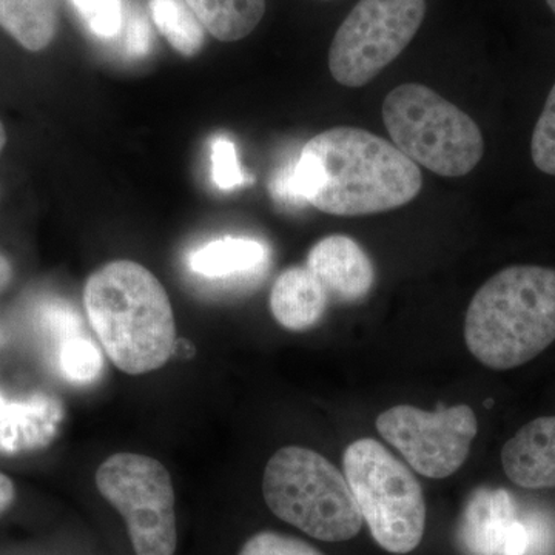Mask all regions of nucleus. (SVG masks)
<instances>
[{
  "instance_id": "12",
  "label": "nucleus",
  "mask_w": 555,
  "mask_h": 555,
  "mask_svg": "<svg viewBox=\"0 0 555 555\" xmlns=\"http://www.w3.org/2000/svg\"><path fill=\"white\" fill-rule=\"evenodd\" d=\"M502 465L507 478L525 489L555 488V415L540 416L506 441Z\"/></svg>"
},
{
  "instance_id": "14",
  "label": "nucleus",
  "mask_w": 555,
  "mask_h": 555,
  "mask_svg": "<svg viewBox=\"0 0 555 555\" xmlns=\"http://www.w3.org/2000/svg\"><path fill=\"white\" fill-rule=\"evenodd\" d=\"M328 301L331 299L315 275L306 266H294L276 278L269 305L280 326L305 332L323 320Z\"/></svg>"
},
{
  "instance_id": "7",
  "label": "nucleus",
  "mask_w": 555,
  "mask_h": 555,
  "mask_svg": "<svg viewBox=\"0 0 555 555\" xmlns=\"http://www.w3.org/2000/svg\"><path fill=\"white\" fill-rule=\"evenodd\" d=\"M426 11V0H360L332 39V78L349 89L366 86L408 49Z\"/></svg>"
},
{
  "instance_id": "8",
  "label": "nucleus",
  "mask_w": 555,
  "mask_h": 555,
  "mask_svg": "<svg viewBox=\"0 0 555 555\" xmlns=\"http://www.w3.org/2000/svg\"><path fill=\"white\" fill-rule=\"evenodd\" d=\"M96 486L126 520L137 555H175V492L163 463L129 452L112 455L98 469Z\"/></svg>"
},
{
  "instance_id": "1",
  "label": "nucleus",
  "mask_w": 555,
  "mask_h": 555,
  "mask_svg": "<svg viewBox=\"0 0 555 555\" xmlns=\"http://www.w3.org/2000/svg\"><path fill=\"white\" fill-rule=\"evenodd\" d=\"M423 189L414 160L357 127L321 131L270 181L281 206L315 207L335 217H366L406 206Z\"/></svg>"
},
{
  "instance_id": "24",
  "label": "nucleus",
  "mask_w": 555,
  "mask_h": 555,
  "mask_svg": "<svg viewBox=\"0 0 555 555\" xmlns=\"http://www.w3.org/2000/svg\"><path fill=\"white\" fill-rule=\"evenodd\" d=\"M150 43V31L144 20L138 14L130 17L126 30V50L131 56H142L147 53Z\"/></svg>"
},
{
  "instance_id": "26",
  "label": "nucleus",
  "mask_w": 555,
  "mask_h": 555,
  "mask_svg": "<svg viewBox=\"0 0 555 555\" xmlns=\"http://www.w3.org/2000/svg\"><path fill=\"white\" fill-rule=\"evenodd\" d=\"M11 278H13V268L9 259L0 255V292L10 286Z\"/></svg>"
},
{
  "instance_id": "16",
  "label": "nucleus",
  "mask_w": 555,
  "mask_h": 555,
  "mask_svg": "<svg viewBox=\"0 0 555 555\" xmlns=\"http://www.w3.org/2000/svg\"><path fill=\"white\" fill-rule=\"evenodd\" d=\"M60 0H0V27L28 51H42L56 38Z\"/></svg>"
},
{
  "instance_id": "2",
  "label": "nucleus",
  "mask_w": 555,
  "mask_h": 555,
  "mask_svg": "<svg viewBox=\"0 0 555 555\" xmlns=\"http://www.w3.org/2000/svg\"><path fill=\"white\" fill-rule=\"evenodd\" d=\"M87 318L119 371L149 374L170 360L177 345L166 288L144 266L118 259L91 273L83 287Z\"/></svg>"
},
{
  "instance_id": "4",
  "label": "nucleus",
  "mask_w": 555,
  "mask_h": 555,
  "mask_svg": "<svg viewBox=\"0 0 555 555\" xmlns=\"http://www.w3.org/2000/svg\"><path fill=\"white\" fill-rule=\"evenodd\" d=\"M262 495L278 518L321 542H346L363 526L345 474L312 449L276 451L266 466Z\"/></svg>"
},
{
  "instance_id": "18",
  "label": "nucleus",
  "mask_w": 555,
  "mask_h": 555,
  "mask_svg": "<svg viewBox=\"0 0 555 555\" xmlns=\"http://www.w3.org/2000/svg\"><path fill=\"white\" fill-rule=\"evenodd\" d=\"M150 13L160 35L182 56L198 54L206 40V28L185 0H150Z\"/></svg>"
},
{
  "instance_id": "9",
  "label": "nucleus",
  "mask_w": 555,
  "mask_h": 555,
  "mask_svg": "<svg viewBox=\"0 0 555 555\" xmlns=\"http://www.w3.org/2000/svg\"><path fill=\"white\" fill-rule=\"evenodd\" d=\"M375 426L412 469L434 480L451 477L463 466L478 433L477 416L466 404L437 412L401 404L382 412Z\"/></svg>"
},
{
  "instance_id": "27",
  "label": "nucleus",
  "mask_w": 555,
  "mask_h": 555,
  "mask_svg": "<svg viewBox=\"0 0 555 555\" xmlns=\"http://www.w3.org/2000/svg\"><path fill=\"white\" fill-rule=\"evenodd\" d=\"M7 144V131L3 129L2 122H0V153L3 152Z\"/></svg>"
},
{
  "instance_id": "22",
  "label": "nucleus",
  "mask_w": 555,
  "mask_h": 555,
  "mask_svg": "<svg viewBox=\"0 0 555 555\" xmlns=\"http://www.w3.org/2000/svg\"><path fill=\"white\" fill-rule=\"evenodd\" d=\"M211 181L218 189L233 190L246 184L247 177L241 169L238 152L232 139L217 137L210 144Z\"/></svg>"
},
{
  "instance_id": "10",
  "label": "nucleus",
  "mask_w": 555,
  "mask_h": 555,
  "mask_svg": "<svg viewBox=\"0 0 555 555\" xmlns=\"http://www.w3.org/2000/svg\"><path fill=\"white\" fill-rule=\"evenodd\" d=\"M459 542L469 555H525L531 534L518 521L516 503L506 489L480 488L467 500Z\"/></svg>"
},
{
  "instance_id": "25",
  "label": "nucleus",
  "mask_w": 555,
  "mask_h": 555,
  "mask_svg": "<svg viewBox=\"0 0 555 555\" xmlns=\"http://www.w3.org/2000/svg\"><path fill=\"white\" fill-rule=\"evenodd\" d=\"M14 496H16V489L10 477L0 474V516L5 514L13 505Z\"/></svg>"
},
{
  "instance_id": "19",
  "label": "nucleus",
  "mask_w": 555,
  "mask_h": 555,
  "mask_svg": "<svg viewBox=\"0 0 555 555\" xmlns=\"http://www.w3.org/2000/svg\"><path fill=\"white\" fill-rule=\"evenodd\" d=\"M60 367L64 377L73 383L94 382L102 371V356L90 338L69 335L60 349Z\"/></svg>"
},
{
  "instance_id": "3",
  "label": "nucleus",
  "mask_w": 555,
  "mask_h": 555,
  "mask_svg": "<svg viewBox=\"0 0 555 555\" xmlns=\"http://www.w3.org/2000/svg\"><path fill=\"white\" fill-rule=\"evenodd\" d=\"M465 341L494 371L539 357L555 341V270L511 266L489 278L466 310Z\"/></svg>"
},
{
  "instance_id": "21",
  "label": "nucleus",
  "mask_w": 555,
  "mask_h": 555,
  "mask_svg": "<svg viewBox=\"0 0 555 555\" xmlns=\"http://www.w3.org/2000/svg\"><path fill=\"white\" fill-rule=\"evenodd\" d=\"M531 156L537 169L555 177V83L532 131Z\"/></svg>"
},
{
  "instance_id": "6",
  "label": "nucleus",
  "mask_w": 555,
  "mask_h": 555,
  "mask_svg": "<svg viewBox=\"0 0 555 555\" xmlns=\"http://www.w3.org/2000/svg\"><path fill=\"white\" fill-rule=\"evenodd\" d=\"M343 469L375 542L387 553H412L426 528L425 496L414 474L372 438L347 447Z\"/></svg>"
},
{
  "instance_id": "23",
  "label": "nucleus",
  "mask_w": 555,
  "mask_h": 555,
  "mask_svg": "<svg viewBox=\"0 0 555 555\" xmlns=\"http://www.w3.org/2000/svg\"><path fill=\"white\" fill-rule=\"evenodd\" d=\"M238 555H324L309 543L278 532H259L244 543Z\"/></svg>"
},
{
  "instance_id": "15",
  "label": "nucleus",
  "mask_w": 555,
  "mask_h": 555,
  "mask_svg": "<svg viewBox=\"0 0 555 555\" xmlns=\"http://www.w3.org/2000/svg\"><path fill=\"white\" fill-rule=\"evenodd\" d=\"M269 257L268 246L257 240L225 236L195 248L189 255V268L207 280H230L257 273Z\"/></svg>"
},
{
  "instance_id": "5",
  "label": "nucleus",
  "mask_w": 555,
  "mask_h": 555,
  "mask_svg": "<svg viewBox=\"0 0 555 555\" xmlns=\"http://www.w3.org/2000/svg\"><path fill=\"white\" fill-rule=\"evenodd\" d=\"M383 120L403 155L440 177H466L483 158V134L476 120L423 83L390 91L383 102Z\"/></svg>"
},
{
  "instance_id": "11",
  "label": "nucleus",
  "mask_w": 555,
  "mask_h": 555,
  "mask_svg": "<svg viewBox=\"0 0 555 555\" xmlns=\"http://www.w3.org/2000/svg\"><path fill=\"white\" fill-rule=\"evenodd\" d=\"M306 268L315 275L328 299L352 305L367 297L375 283V269L366 250L356 240L331 235L310 248Z\"/></svg>"
},
{
  "instance_id": "17",
  "label": "nucleus",
  "mask_w": 555,
  "mask_h": 555,
  "mask_svg": "<svg viewBox=\"0 0 555 555\" xmlns=\"http://www.w3.org/2000/svg\"><path fill=\"white\" fill-rule=\"evenodd\" d=\"M206 31L221 42L254 33L266 14V0H185Z\"/></svg>"
},
{
  "instance_id": "28",
  "label": "nucleus",
  "mask_w": 555,
  "mask_h": 555,
  "mask_svg": "<svg viewBox=\"0 0 555 555\" xmlns=\"http://www.w3.org/2000/svg\"><path fill=\"white\" fill-rule=\"evenodd\" d=\"M547 7H550L551 11L555 14V0H546Z\"/></svg>"
},
{
  "instance_id": "20",
  "label": "nucleus",
  "mask_w": 555,
  "mask_h": 555,
  "mask_svg": "<svg viewBox=\"0 0 555 555\" xmlns=\"http://www.w3.org/2000/svg\"><path fill=\"white\" fill-rule=\"evenodd\" d=\"M94 36L112 39L124 28V0H69Z\"/></svg>"
},
{
  "instance_id": "13",
  "label": "nucleus",
  "mask_w": 555,
  "mask_h": 555,
  "mask_svg": "<svg viewBox=\"0 0 555 555\" xmlns=\"http://www.w3.org/2000/svg\"><path fill=\"white\" fill-rule=\"evenodd\" d=\"M62 422L56 398L36 393L28 400H10L0 392V452L17 454L47 447Z\"/></svg>"
}]
</instances>
